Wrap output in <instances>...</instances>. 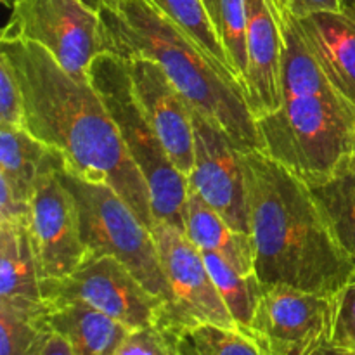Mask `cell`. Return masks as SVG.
<instances>
[{
	"label": "cell",
	"mask_w": 355,
	"mask_h": 355,
	"mask_svg": "<svg viewBox=\"0 0 355 355\" xmlns=\"http://www.w3.org/2000/svg\"><path fill=\"white\" fill-rule=\"evenodd\" d=\"M184 232L201 250L214 252L227 260L241 274H253L255 246L250 232L232 227L200 194H187Z\"/></svg>",
	"instance_id": "e0dca14e"
},
{
	"label": "cell",
	"mask_w": 355,
	"mask_h": 355,
	"mask_svg": "<svg viewBox=\"0 0 355 355\" xmlns=\"http://www.w3.org/2000/svg\"><path fill=\"white\" fill-rule=\"evenodd\" d=\"M61 166H68L61 151L38 141L24 127L0 125V179L17 193L31 200L42 173Z\"/></svg>",
	"instance_id": "d6986e66"
},
{
	"label": "cell",
	"mask_w": 355,
	"mask_h": 355,
	"mask_svg": "<svg viewBox=\"0 0 355 355\" xmlns=\"http://www.w3.org/2000/svg\"><path fill=\"white\" fill-rule=\"evenodd\" d=\"M312 355H355V350L343 349V347H336V345H331V343H328V345L315 350Z\"/></svg>",
	"instance_id": "1f68e13d"
},
{
	"label": "cell",
	"mask_w": 355,
	"mask_h": 355,
	"mask_svg": "<svg viewBox=\"0 0 355 355\" xmlns=\"http://www.w3.org/2000/svg\"><path fill=\"white\" fill-rule=\"evenodd\" d=\"M151 232L170 288V302L156 324L173 335L207 322L239 329L208 274L201 250L186 232L162 220H155Z\"/></svg>",
	"instance_id": "ba28073f"
},
{
	"label": "cell",
	"mask_w": 355,
	"mask_h": 355,
	"mask_svg": "<svg viewBox=\"0 0 355 355\" xmlns=\"http://www.w3.org/2000/svg\"><path fill=\"white\" fill-rule=\"evenodd\" d=\"M99 17L103 52L156 61L193 110L245 151H262L257 120L238 78L149 0H113Z\"/></svg>",
	"instance_id": "277c9868"
},
{
	"label": "cell",
	"mask_w": 355,
	"mask_h": 355,
	"mask_svg": "<svg viewBox=\"0 0 355 355\" xmlns=\"http://www.w3.org/2000/svg\"><path fill=\"white\" fill-rule=\"evenodd\" d=\"M284 3H286L288 9L298 17L307 16V14L321 12V10L342 9L340 0H284Z\"/></svg>",
	"instance_id": "f546056e"
},
{
	"label": "cell",
	"mask_w": 355,
	"mask_h": 355,
	"mask_svg": "<svg viewBox=\"0 0 355 355\" xmlns=\"http://www.w3.org/2000/svg\"><path fill=\"white\" fill-rule=\"evenodd\" d=\"M0 304L26 312H47L30 227L0 224Z\"/></svg>",
	"instance_id": "2e32d148"
},
{
	"label": "cell",
	"mask_w": 355,
	"mask_h": 355,
	"mask_svg": "<svg viewBox=\"0 0 355 355\" xmlns=\"http://www.w3.org/2000/svg\"><path fill=\"white\" fill-rule=\"evenodd\" d=\"M246 6V101L255 120L281 106L283 31L270 0H245Z\"/></svg>",
	"instance_id": "5bb4252c"
},
{
	"label": "cell",
	"mask_w": 355,
	"mask_h": 355,
	"mask_svg": "<svg viewBox=\"0 0 355 355\" xmlns=\"http://www.w3.org/2000/svg\"><path fill=\"white\" fill-rule=\"evenodd\" d=\"M89 78L116 123L132 159L144 175L155 220L168 222L184 231L189 194L187 177L175 168L158 134L146 118L132 89L123 59L103 52L90 64Z\"/></svg>",
	"instance_id": "5b68a950"
},
{
	"label": "cell",
	"mask_w": 355,
	"mask_h": 355,
	"mask_svg": "<svg viewBox=\"0 0 355 355\" xmlns=\"http://www.w3.org/2000/svg\"><path fill=\"white\" fill-rule=\"evenodd\" d=\"M61 168L42 173L31 198L30 239L40 279L69 276L87 257L78 205L59 179Z\"/></svg>",
	"instance_id": "7c38bea8"
},
{
	"label": "cell",
	"mask_w": 355,
	"mask_h": 355,
	"mask_svg": "<svg viewBox=\"0 0 355 355\" xmlns=\"http://www.w3.org/2000/svg\"><path fill=\"white\" fill-rule=\"evenodd\" d=\"M24 99V128L64 155L66 168L110 186L153 229L148 184L90 80L80 82L33 42L2 38Z\"/></svg>",
	"instance_id": "6da1fadb"
},
{
	"label": "cell",
	"mask_w": 355,
	"mask_h": 355,
	"mask_svg": "<svg viewBox=\"0 0 355 355\" xmlns=\"http://www.w3.org/2000/svg\"><path fill=\"white\" fill-rule=\"evenodd\" d=\"M194 128V166L187 177L196 193L234 229L250 232L246 203L245 149L217 123L191 107Z\"/></svg>",
	"instance_id": "8fae6325"
},
{
	"label": "cell",
	"mask_w": 355,
	"mask_h": 355,
	"mask_svg": "<svg viewBox=\"0 0 355 355\" xmlns=\"http://www.w3.org/2000/svg\"><path fill=\"white\" fill-rule=\"evenodd\" d=\"M336 295L262 286L250 336L266 355H312L331 343Z\"/></svg>",
	"instance_id": "30bf717a"
},
{
	"label": "cell",
	"mask_w": 355,
	"mask_h": 355,
	"mask_svg": "<svg viewBox=\"0 0 355 355\" xmlns=\"http://www.w3.org/2000/svg\"><path fill=\"white\" fill-rule=\"evenodd\" d=\"M2 2H3V6L10 7L14 3V0H2ZM82 2H85L87 6L90 7V9H94V10H97V12H99V10L103 9L104 6H110L113 0H82Z\"/></svg>",
	"instance_id": "d6a6232c"
},
{
	"label": "cell",
	"mask_w": 355,
	"mask_h": 355,
	"mask_svg": "<svg viewBox=\"0 0 355 355\" xmlns=\"http://www.w3.org/2000/svg\"><path fill=\"white\" fill-rule=\"evenodd\" d=\"M307 186L333 238L355 267V172L340 170Z\"/></svg>",
	"instance_id": "ffe728a7"
},
{
	"label": "cell",
	"mask_w": 355,
	"mask_h": 355,
	"mask_svg": "<svg viewBox=\"0 0 355 355\" xmlns=\"http://www.w3.org/2000/svg\"><path fill=\"white\" fill-rule=\"evenodd\" d=\"M31 200L17 193L6 179H0V224L30 227Z\"/></svg>",
	"instance_id": "f1b7e54d"
},
{
	"label": "cell",
	"mask_w": 355,
	"mask_h": 355,
	"mask_svg": "<svg viewBox=\"0 0 355 355\" xmlns=\"http://www.w3.org/2000/svg\"><path fill=\"white\" fill-rule=\"evenodd\" d=\"M47 312H26L0 304V355H37L52 329Z\"/></svg>",
	"instance_id": "cb8c5ba5"
},
{
	"label": "cell",
	"mask_w": 355,
	"mask_h": 355,
	"mask_svg": "<svg viewBox=\"0 0 355 355\" xmlns=\"http://www.w3.org/2000/svg\"><path fill=\"white\" fill-rule=\"evenodd\" d=\"M42 297L47 307L85 304L128 329L156 324L163 309L162 298L113 257L85 259L69 276L42 279Z\"/></svg>",
	"instance_id": "9c48e42d"
},
{
	"label": "cell",
	"mask_w": 355,
	"mask_h": 355,
	"mask_svg": "<svg viewBox=\"0 0 355 355\" xmlns=\"http://www.w3.org/2000/svg\"><path fill=\"white\" fill-rule=\"evenodd\" d=\"M203 6L215 35L224 49L229 66L245 90L246 73H248L245 0H203Z\"/></svg>",
	"instance_id": "7402d4cb"
},
{
	"label": "cell",
	"mask_w": 355,
	"mask_h": 355,
	"mask_svg": "<svg viewBox=\"0 0 355 355\" xmlns=\"http://www.w3.org/2000/svg\"><path fill=\"white\" fill-rule=\"evenodd\" d=\"M201 255L207 263L208 274L220 293L225 307L231 312L232 319L236 321L238 328L250 336L257 304L262 295V284L257 279L255 274H248V276L241 274L217 253L201 252Z\"/></svg>",
	"instance_id": "44dd1931"
},
{
	"label": "cell",
	"mask_w": 355,
	"mask_h": 355,
	"mask_svg": "<svg viewBox=\"0 0 355 355\" xmlns=\"http://www.w3.org/2000/svg\"><path fill=\"white\" fill-rule=\"evenodd\" d=\"M182 355H266L253 338L239 329L218 324H198L177 333Z\"/></svg>",
	"instance_id": "603a6c76"
},
{
	"label": "cell",
	"mask_w": 355,
	"mask_h": 355,
	"mask_svg": "<svg viewBox=\"0 0 355 355\" xmlns=\"http://www.w3.org/2000/svg\"><path fill=\"white\" fill-rule=\"evenodd\" d=\"M253 274L262 286L336 295L355 267L333 238L307 182L259 149L245 151Z\"/></svg>",
	"instance_id": "7a4b0ae2"
},
{
	"label": "cell",
	"mask_w": 355,
	"mask_h": 355,
	"mask_svg": "<svg viewBox=\"0 0 355 355\" xmlns=\"http://www.w3.org/2000/svg\"><path fill=\"white\" fill-rule=\"evenodd\" d=\"M342 170H352V172H355V135H354V142H352V149H350L349 159H347L345 166H343Z\"/></svg>",
	"instance_id": "836d02e7"
},
{
	"label": "cell",
	"mask_w": 355,
	"mask_h": 355,
	"mask_svg": "<svg viewBox=\"0 0 355 355\" xmlns=\"http://www.w3.org/2000/svg\"><path fill=\"white\" fill-rule=\"evenodd\" d=\"M0 125L24 127V99L10 61L0 54Z\"/></svg>",
	"instance_id": "4316f807"
},
{
	"label": "cell",
	"mask_w": 355,
	"mask_h": 355,
	"mask_svg": "<svg viewBox=\"0 0 355 355\" xmlns=\"http://www.w3.org/2000/svg\"><path fill=\"white\" fill-rule=\"evenodd\" d=\"M283 31L281 106L257 120L262 153L304 179H326L349 159L355 110L328 82L284 0H270Z\"/></svg>",
	"instance_id": "3957f363"
},
{
	"label": "cell",
	"mask_w": 355,
	"mask_h": 355,
	"mask_svg": "<svg viewBox=\"0 0 355 355\" xmlns=\"http://www.w3.org/2000/svg\"><path fill=\"white\" fill-rule=\"evenodd\" d=\"M47 309L49 324L68 340L75 355H114L132 331L116 319L85 304L75 302Z\"/></svg>",
	"instance_id": "ac0fdd59"
},
{
	"label": "cell",
	"mask_w": 355,
	"mask_h": 355,
	"mask_svg": "<svg viewBox=\"0 0 355 355\" xmlns=\"http://www.w3.org/2000/svg\"><path fill=\"white\" fill-rule=\"evenodd\" d=\"M58 175L78 205L85 259L120 260L151 293L162 298L165 307L170 302V288L151 229L113 187L80 179L66 166Z\"/></svg>",
	"instance_id": "8992f818"
},
{
	"label": "cell",
	"mask_w": 355,
	"mask_h": 355,
	"mask_svg": "<svg viewBox=\"0 0 355 355\" xmlns=\"http://www.w3.org/2000/svg\"><path fill=\"white\" fill-rule=\"evenodd\" d=\"M114 355H182L177 336L159 324L132 329Z\"/></svg>",
	"instance_id": "484cf974"
},
{
	"label": "cell",
	"mask_w": 355,
	"mask_h": 355,
	"mask_svg": "<svg viewBox=\"0 0 355 355\" xmlns=\"http://www.w3.org/2000/svg\"><path fill=\"white\" fill-rule=\"evenodd\" d=\"M149 2L156 9L162 10L165 16H168L177 26L182 28L211 58L217 59L220 64H224L232 73L227 58H225L224 49H222L220 42H218L217 35L214 31V26H211L210 19H208L203 0H149Z\"/></svg>",
	"instance_id": "d4e9b609"
},
{
	"label": "cell",
	"mask_w": 355,
	"mask_h": 355,
	"mask_svg": "<svg viewBox=\"0 0 355 355\" xmlns=\"http://www.w3.org/2000/svg\"><path fill=\"white\" fill-rule=\"evenodd\" d=\"M37 355H75V352H73L71 345H69L64 336L59 335L54 329H51L49 335L45 336L44 343H42Z\"/></svg>",
	"instance_id": "4dcf8cb0"
},
{
	"label": "cell",
	"mask_w": 355,
	"mask_h": 355,
	"mask_svg": "<svg viewBox=\"0 0 355 355\" xmlns=\"http://www.w3.org/2000/svg\"><path fill=\"white\" fill-rule=\"evenodd\" d=\"M295 23L328 82L355 110V9L295 16Z\"/></svg>",
	"instance_id": "9a60e30c"
},
{
	"label": "cell",
	"mask_w": 355,
	"mask_h": 355,
	"mask_svg": "<svg viewBox=\"0 0 355 355\" xmlns=\"http://www.w3.org/2000/svg\"><path fill=\"white\" fill-rule=\"evenodd\" d=\"M331 345L355 350V281L336 293Z\"/></svg>",
	"instance_id": "83f0119b"
},
{
	"label": "cell",
	"mask_w": 355,
	"mask_h": 355,
	"mask_svg": "<svg viewBox=\"0 0 355 355\" xmlns=\"http://www.w3.org/2000/svg\"><path fill=\"white\" fill-rule=\"evenodd\" d=\"M342 9H355V0H340Z\"/></svg>",
	"instance_id": "e575fe53"
},
{
	"label": "cell",
	"mask_w": 355,
	"mask_h": 355,
	"mask_svg": "<svg viewBox=\"0 0 355 355\" xmlns=\"http://www.w3.org/2000/svg\"><path fill=\"white\" fill-rule=\"evenodd\" d=\"M123 62L146 118L175 168L189 177L194 166V128L189 103L156 61L135 55L123 59Z\"/></svg>",
	"instance_id": "4fadbf2b"
},
{
	"label": "cell",
	"mask_w": 355,
	"mask_h": 355,
	"mask_svg": "<svg viewBox=\"0 0 355 355\" xmlns=\"http://www.w3.org/2000/svg\"><path fill=\"white\" fill-rule=\"evenodd\" d=\"M2 38L33 42L73 78L85 82L103 54L99 12L82 0H14Z\"/></svg>",
	"instance_id": "52a82bcc"
}]
</instances>
